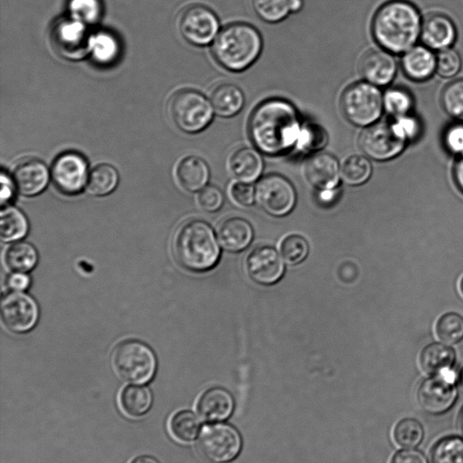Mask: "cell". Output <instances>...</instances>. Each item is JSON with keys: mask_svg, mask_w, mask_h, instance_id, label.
I'll return each instance as SVG.
<instances>
[{"mask_svg": "<svg viewBox=\"0 0 463 463\" xmlns=\"http://www.w3.org/2000/svg\"><path fill=\"white\" fill-rule=\"evenodd\" d=\"M301 126L293 104L283 99H269L253 110L249 121V134L260 153L275 156L295 148Z\"/></svg>", "mask_w": 463, "mask_h": 463, "instance_id": "6da1fadb", "label": "cell"}, {"mask_svg": "<svg viewBox=\"0 0 463 463\" xmlns=\"http://www.w3.org/2000/svg\"><path fill=\"white\" fill-rule=\"evenodd\" d=\"M421 20L418 9L405 0H392L375 13L372 33L376 43L392 53L413 47L420 35Z\"/></svg>", "mask_w": 463, "mask_h": 463, "instance_id": "7a4b0ae2", "label": "cell"}, {"mask_svg": "<svg viewBox=\"0 0 463 463\" xmlns=\"http://www.w3.org/2000/svg\"><path fill=\"white\" fill-rule=\"evenodd\" d=\"M213 54L225 70L240 72L250 67L262 51L259 31L245 23H233L217 34L213 43Z\"/></svg>", "mask_w": 463, "mask_h": 463, "instance_id": "3957f363", "label": "cell"}, {"mask_svg": "<svg viewBox=\"0 0 463 463\" xmlns=\"http://www.w3.org/2000/svg\"><path fill=\"white\" fill-rule=\"evenodd\" d=\"M173 252L178 263L192 271L212 269L220 257V248L213 229L201 220L186 222L178 229Z\"/></svg>", "mask_w": 463, "mask_h": 463, "instance_id": "277c9868", "label": "cell"}, {"mask_svg": "<svg viewBox=\"0 0 463 463\" xmlns=\"http://www.w3.org/2000/svg\"><path fill=\"white\" fill-rule=\"evenodd\" d=\"M112 365L118 375L126 382H149L156 369L153 350L145 343L129 339L119 343L112 353Z\"/></svg>", "mask_w": 463, "mask_h": 463, "instance_id": "5b68a950", "label": "cell"}, {"mask_svg": "<svg viewBox=\"0 0 463 463\" xmlns=\"http://www.w3.org/2000/svg\"><path fill=\"white\" fill-rule=\"evenodd\" d=\"M340 107L348 122L366 128L380 118L384 109L383 96L375 85L366 81L355 82L342 93Z\"/></svg>", "mask_w": 463, "mask_h": 463, "instance_id": "8992f818", "label": "cell"}, {"mask_svg": "<svg viewBox=\"0 0 463 463\" xmlns=\"http://www.w3.org/2000/svg\"><path fill=\"white\" fill-rule=\"evenodd\" d=\"M168 109L176 127L186 133L203 130L212 122L214 113L210 100L194 90H182L175 93Z\"/></svg>", "mask_w": 463, "mask_h": 463, "instance_id": "52a82bcc", "label": "cell"}, {"mask_svg": "<svg viewBox=\"0 0 463 463\" xmlns=\"http://www.w3.org/2000/svg\"><path fill=\"white\" fill-rule=\"evenodd\" d=\"M197 448L201 455L213 463H222L233 459L241 448L239 431L226 423H213L201 431Z\"/></svg>", "mask_w": 463, "mask_h": 463, "instance_id": "ba28073f", "label": "cell"}, {"mask_svg": "<svg viewBox=\"0 0 463 463\" xmlns=\"http://www.w3.org/2000/svg\"><path fill=\"white\" fill-rule=\"evenodd\" d=\"M358 143L368 157L386 161L398 156L407 142L397 134L392 122L377 121L364 129Z\"/></svg>", "mask_w": 463, "mask_h": 463, "instance_id": "9c48e42d", "label": "cell"}, {"mask_svg": "<svg viewBox=\"0 0 463 463\" xmlns=\"http://www.w3.org/2000/svg\"><path fill=\"white\" fill-rule=\"evenodd\" d=\"M179 28L183 37L196 46L208 45L219 33L220 24L216 14L202 5H193L185 8L179 19Z\"/></svg>", "mask_w": 463, "mask_h": 463, "instance_id": "30bf717a", "label": "cell"}, {"mask_svg": "<svg viewBox=\"0 0 463 463\" xmlns=\"http://www.w3.org/2000/svg\"><path fill=\"white\" fill-rule=\"evenodd\" d=\"M454 379L451 370L425 379L417 392L420 407L430 414H441L449 410L458 396Z\"/></svg>", "mask_w": 463, "mask_h": 463, "instance_id": "8fae6325", "label": "cell"}, {"mask_svg": "<svg viewBox=\"0 0 463 463\" xmlns=\"http://www.w3.org/2000/svg\"><path fill=\"white\" fill-rule=\"evenodd\" d=\"M86 24L73 18H61L52 28V42L64 58L78 60L90 51V39Z\"/></svg>", "mask_w": 463, "mask_h": 463, "instance_id": "7c38bea8", "label": "cell"}, {"mask_svg": "<svg viewBox=\"0 0 463 463\" xmlns=\"http://www.w3.org/2000/svg\"><path fill=\"white\" fill-rule=\"evenodd\" d=\"M256 198L269 214L283 216L288 213L296 203V191L284 176L270 174L257 184Z\"/></svg>", "mask_w": 463, "mask_h": 463, "instance_id": "4fadbf2b", "label": "cell"}, {"mask_svg": "<svg viewBox=\"0 0 463 463\" xmlns=\"http://www.w3.org/2000/svg\"><path fill=\"white\" fill-rule=\"evenodd\" d=\"M35 299L24 291H11L1 301V317L5 326L14 333H26L39 319Z\"/></svg>", "mask_w": 463, "mask_h": 463, "instance_id": "5bb4252c", "label": "cell"}, {"mask_svg": "<svg viewBox=\"0 0 463 463\" xmlns=\"http://www.w3.org/2000/svg\"><path fill=\"white\" fill-rule=\"evenodd\" d=\"M52 180L62 194H79L87 184L88 165L85 158L75 152H66L59 156L52 164Z\"/></svg>", "mask_w": 463, "mask_h": 463, "instance_id": "9a60e30c", "label": "cell"}, {"mask_svg": "<svg viewBox=\"0 0 463 463\" xmlns=\"http://www.w3.org/2000/svg\"><path fill=\"white\" fill-rule=\"evenodd\" d=\"M249 276L255 282L270 285L279 280L284 273V263L271 246L262 245L250 252L246 260Z\"/></svg>", "mask_w": 463, "mask_h": 463, "instance_id": "2e32d148", "label": "cell"}, {"mask_svg": "<svg viewBox=\"0 0 463 463\" xmlns=\"http://www.w3.org/2000/svg\"><path fill=\"white\" fill-rule=\"evenodd\" d=\"M358 70L361 77L375 86H385L394 78L396 62L390 52L372 49L360 59Z\"/></svg>", "mask_w": 463, "mask_h": 463, "instance_id": "e0dca14e", "label": "cell"}, {"mask_svg": "<svg viewBox=\"0 0 463 463\" xmlns=\"http://www.w3.org/2000/svg\"><path fill=\"white\" fill-rule=\"evenodd\" d=\"M308 183L319 190L335 189L339 182L341 169L337 159L331 154L314 153L304 165Z\"/></svg>", "mask_w": 463, "mask_h": 463, "instance_id": "ac0fdd59", "label": "cell"}, {"mask_svg": "<svg viewBox=\"0 0 463 463\" xmlns=\"http://www.w3.org/2000/svg\"><path fill=\"white\" fill-rule=\"evenodd\" d=\"M13 179L20 194L24 196H34L47 186L49 171L42 161L31 158L16 165Z\"/></svg>", "mask_w": 463, "mask_h": 463, "instance_id": "d6986e66", "label": "cell"}, {"mask_svg": "<svg viewBox=\"0 0 463 463\" xmlns=\"http://www.w3.org/2000/svg\"><path fill=\"white\" fill-rule=\"evenodd\" d=\"M456 27L451 19L443 14H431L422 21L420 37L427 47L442 50L455 41Z\"/></svg>", "mask_w": 463, "mask_h": 463, "instance_id": "ffe728a7", "label": "cell"}, {"mask_svg": "<svg viewBox=\"0 0 463 463\" xmlns=\"http://www.w3.org/2000/svg\"><path fill=\"white\" fill-rule=\"evenodd\" d=\"M232 395L224 388L213 387L206 390L197 402V411L206 421L215 422L226 420L232 412Z\"/></svg>", "mask_w": 463, "mask_h": 463, "instance_id": "44dd1931", "label": "cell"}, {"mask_svg": "<svg viewBox=\"0 0 463 463\" xmlns=\"http://www.w3.org/2000/svg\"><path fill=\"white\" fill-rule=\"evenodd\" d=\"M228 167L238 181L251 183L260 175L263 161L257 148L241 147L231 155Z\"/></svg>", "mask_w": 463, "mask_h": 463, "instance_id": "7402d4cb", "label": "cell"}, {"mask_svg": "<svg viewBox=\"0 0 463 463\" xmlns=\"http://www.w3.org/2000/svg\"><path fill=\"white\" fill-rule=\"evenodd\" d=\"M253 237L251 225L243 218L232 217L223 221L218 230V238L222 247L231 251H239L249 246Z\"/></svg>", "mask_w": 463, "mask_h": 463, "instance_id": "603a6c76", "label": "cell"}, {"mask_svg": "<svg viewBox=\"0 0 463 463\" xmlns=\"http://www.w3.org/2000/svg\"><path fill=\"white\" fill-rule=\"evenodd\" d=\"M404 73L414 80L429 79L436 71V56L423 46H413L404 52L402 59Z\"/></svg>", "mask_w": 463, "mask_h": 463, "instance_id": "cb8c5ba5", "label": "cell"}, {"mask_svg": "<svg viewBox=\"0 0 463 463\" xmlns=\"http://www.w3.org/2000/svg\"><path fill=\"white\" fill-rule=\"evenodd\" d=\"M210 102L216 115L221 118H231L242 109L245 97L235 84L222 83L212 90Z\"/></svg>", "mask_w": 463, "mask_h": 463, "instance_id": "d4e9b609", "label": "cell"}, {"mask_svg": "<svg viewBox=\"0 0 463 463\" xmlns=\"http://www.w3.org/2000/svg\"><path fill=\"white\" fill-rule=\"evenodd\" d=\"M210 171L207 164L195 156L183 159L176 169V178L185 191L195 192L203 189L208 182Z\"/></svg>", "mask_w": 463, "mask_h": 463, "instance_id": "484cf974", "label": "cell"}, {"mask_svg": "<svg viewBox=\"0 0 463 463\" xmlns=\"http://www.w3.org/2000/svg\"><path fill=\"white\" fill-rule=\"evenodd\" d=\"M456 360L454 350L447 345L432 343L420 353V364L422 370L431 375L451 370Z\"/></svg>", "mask_w": 463, "mask_h": 463, "instance_id": "4316f807", "label": "cell"}, {"mask_svg": "<svg viewBox=\"0 0 463 463\" xmlns=\"http://www.w3.org/2000/svg\"><path fill=\"white\" fill-rule=\"evenodd\" d=\"M150 390L142 385H128L119 393L121 410L129 417L137 418L145 415L152 405Z\"/></svg>", "mask_w": 463, "mask_h": 463, "instance_id": "83f0119b", "label": "cell"}, {"mask_svg": "<svg viewBox=\"0 0 463 463\" xmlns=\"http://www.w3.org/2000/svg\"><path fill=\"white\" fill-rule=\"evenodd\" d=\"M29 223L24 213L16 207L5 206L0 214V237L4 242H14L28 232Z\"/></svg>", "mask_w": 463, "mask_h": 463, "instance_id": "f1b7e54d", "label": "cell"}, {"mask_svg": "<svg viewBox=\"0 0 463 463\" xmlns=\"http://www.w3.org/2000/svg\"><path fill=\"white\" fill-rule=\"evenodd\" d=\"M5 261L13 272H29L38 262V252L26 241H14L5 250Z\"/></svg>", "mask_w": 463, "mask_h": 463, "instance_id": "f546056e", "label": "cell"}, {"mask_svg": "<svg viewBox=\"0 0 463 463\" xmlns=\"http://www.w3.org/2000/svg\"><path fill=\"white\" fill-rule=\"evenodd\" d=\"M118 183V174L116 168L108 164L94 167L87 181L88 192L95 196H104L112 193Z\"/></svg>", "mask_w": 463, "mask_h": 463, "instance_id": "4dcf8cb0", "label": "cell"}, {"mask_svg": "<svg viewBox=\"0 0 463 463\" xmlns=\"http://www.w3.org/2000/svg\"><path fill=\"white\" fill-rule=\"evenodd\" d=\"M200 420L191 411L175 412L169 420V430L174 438L182 442L194 440L200 430Z\"/></svg>", "mask_w": 463, "mask_h": 463, "instance_id": "1f68e13d", "label": "cell"}, {"mask_svg": "<svg viewBox=\"0 0 463 463\" xmlns=\"http://www.w3.org/2000/svg\"><path fill=\"white\" fill-rule=\"evenodd\" d=\"M92 57L96 62L108 65L114 62L119 54V43L116 37L107 32H99L90 39Z\"/></svg>", "mask_w": 463, "mask_h": 463, "instance_id": "d6a6232c", "label": "cell"}, {"mask_svg": "<svg viewBox=\"0 0 463 463\" xmlns=\"http://www.w3.org/2000/svg\"><path fill=\"white\" fill-rule=\"evenodd\" d=\"M327 143L325 129L312 122L302 123L295 150L301 153H317Z\"/></svg>", "mask_w": 463, "mask_h": 463, "instance_id": "836d02e7", "label": "cell"}, {"mask_svg": "<svg viewBox=\"0 0 463 463\" xmlns=\"http://www.w3.org/2000/svg\"><path fill=\"white\" fill-rule=\"evenodd\" d=\"M431 463H463V439L450 436L439 440L433 447Z\"/></svg>", "mask_w": 463, "mask_h": 463, "instance_id": "e575fe53", "label": "cell"}, {"mask_svg": "<svg viewBox=\"0 0 463 463\" xmlns=\"http://www.w3.org/2000/svg\"><path fill=\"white\" fill-rule=\"evenodd\" d=\"M372 165L364 156L353 155L348 156L341 166L344 180L351 185L365 183L371 176Z\"/></svg>", "mask_w": 463, "mask_h": 463, "instance_id": "d590c367", "label": "cell"}, {"mask_svg": "<svg viewBox=\"0 0 463 463\" xmlns=\"http://www.w3.org/2000/svg\"><path fill=\"white\" fill-rule=\"evenodd\" d=\"M424 430L422 425L415 419L401 420L393 429V439L401 447L412 449L422 440Z\"/></svg>", "mask_w": 463, "mask_h": 463, "instance_id": "8d00e7d4", "label": "cell"}, {"mask_svg": "<svg viewBox=\"0 0 463 463\" xmlns=\"http://www.w3.org/2000/svg\"><path fill=\"white\" fill-rule=\"evenodd\" d=\"M289 0H250L255 14L270 24L284 20L290 13Z\"/></svg>", "mask_w": 463, "mask_h": 463, "instance_id": "74e56055", "label": "cell"}, {"mask_svg": "<svg viewBox=\"0 0 463 463\" xmlns=\"http://www.w3.org/2000/svg\"><path fill=\"white\" fill-rule=\"evenodd\" d=\"M436 334L440 341L452 345L463 339V317L457 313H447L436 324Z\"/></svg>", "mask_w": 463, "mask_h": 463, "instance_id": "f35d334b", "label": "cell"}, {"mask_svg": "<svg viewBox=\"0 0 463 463\" xmlns=\"http://www.w3.org/2000/svg\"><path fill=\"white\" fill-rule=\"evenodd\" d=\"M411 94L400 88H392L383 94V109L394 118L407 115L412 108Z\"/></svg>", "mask_w": 463, "mask_h": 463, "instance_id": "ab89813d", "label": "cell"}, {"mask_svg": "<svg viewBox=\"0 0 463 463\" xmlns=\"http://www.w3.org/2000/svg\"><path fill=\"white\" fill-rule=\"evenodd\" d=\"M441 104L449 115L463 119V79L454 80L444 88Z\"/></svg>", "mask_w": 463, "mask_h": 463, "instance_id": "60d3db41", "label": "cell"}, {"mask_svg": "<svg viewBox=\"0 0 463 463\" xmlns=\"http://www.w3.org/2000/svg\"><path fill=\"white\" fill-rule=\"evenodd\" d=\"M68 9L71 18L85 24L96 23L102 13L100 0H69Z\"/></svg>", "mask_w": 463, "mask_h": 463, "instance_id": "b9f144b4", "label": "cell"}, {"mask_svg": "<svg viewBox=\"0 0 463 463\" xmlns=\"http://www.w3.org/2000/svg\"><path fill=\"white\" fill-rule=\"evenodd\" d=\"M308 244L300 235L291 234L281 242L280 251L288 264L296 265L303 261L308 254Z\"/></svg>", "mask_w": 463, "mask_h": 463, "instance_id": "7bdbcfd3", "label": "cell"}, {"mask_svg": "<svg viewBox=\"0 0 463 463\" xmlns=\"http://www.w3.org/2000/svg\"><path fill=\"white\" fill-rule=\"evenodd\" d=\"M461 67L459 54L451 48L442 49L436 56V71L444 78L456 75Z\"/></svg>", "mask_w": 463, "mask_h": 463, "instance_id": "ee69618b", "label": "cell"}, {"mask_svg": "<svg viewBox=\"0 0 463 463\" xmlns=\"http://www.w3.org/2000/svg\"><path fill=\"white\" fill-rule=\"evenodd\" d=\"M392 125L397 134L406 142L416 138L420 134L419 120L408 114L395 118Z\"/></svg>", "mask_w": 463, "mask_h": 463, "instance_id": "f6af8a7d", "label": "cell"}, {"mask_svg": "<svg viewBox=\"0 0 463 463\" xmlns=\"http://www.w3.org/2000/svg\"><path fill=\"white\" fill-rule=\"evenodd\" d=\"M199 205L207 212H215L223 203V195L221 190L215 186L203 187L198 194Z\"/></svg>", "mask_w": 463, "mask_h": 463, "instance_id": "bcb514c9", "label": "cell"}, {"mask_svg": "<svg viewBox=\"0 0 463 463\" xmlns=\"http://www.w3.org/2000/svg\"><path fill=\"white\" fill-rule=\"evenodd\" d=\"M231 196L241 206H250L254 203L256 192L250 183L237 182L230 189Z\"/></svg>", "mask_w": 463, "mask_h": 463, "instance_id": "7dc6e473", "label": "cell"}, {"mask_svg": "<svg viewBox=\"0 0 463 463\" xmlns=\"http://www.w3.org/2000/svg\"><path fill=\"white\" fill-rule=\"evenodd\" d=\"M444 143L451 153L463 156V124L450 126L445 132Z\"/></svg>", "mask_w": 463, "mask_h": 463, "instance_id": "c3c4849f", "label": "cell"}, {"mask_svg": "<svg viewBox=\"0 0 463 463\" xmlns=\"http://www.w3.org/2000/svg\"><path fill=\"white\" fill-rule=\"evenodd\" d=\"M391 463H428L426 457L414 449H405L396 452Z\"/></svg>", "mask_w": 463, "mask_h": 463, "instance_id": "681fc988", "label": "cell"}, {"mask_svg": "<svg viewBox=\"0 0 463 463\" xmlns=\"http://www.w3.org/2000/svg\"><path fill=\"white\" fill-rule=\"evenodd\" d=\"M30 284L31 279L25 272H13L6 279V285L11 291H24Z\"/></svg>", "mask_w": 463, "mask_h": 463, "instance_id": "f907efd6", "label": "cell"}, {"mask_svg": "<svg viewBox=\"0 0 463 463\" xmlns=\"http://www.w3.org/2000/svg\"><path fill=\"white\" fill-rule=\"evenodd\" d=\"M1 204H7L13 198L14 189H16L14 179L8 176L5 172L1 174Z\"/></svg>", "mask_w": 463, "mask_h": 463, "instance_id": "816d5d0a", "label": "cell"}, {"mask_svg": "<svg viewBox=\"0 0 463 463\" xmlns=\"http://www.w3.org/2000/svg\"><path fill=\"white\" fill-rule=\"evenodd\" d=\"M453 175L457 186L463 193V156H460L454 165Z\"/></svg>", "mask_w": 463, "mask_h": 463, "instance_id": "f5cc1de1", "label": "cell"}, {"mask_svg": "<svg viewBox=\"0 0 463 463\" xmlns=\"http://www.w3.org/2000/svg\"><path fill=\"white\" fill-rule=\"evenodd\" d=\"M129 463H158V461L151 456L141 455L134 458Z\"/></svg>", "mask_w": 463, "mask_h": 463, "instance_id": "db71d44e", "label": "cell"}, {"mask_svg": "<svg viewBox=\"0 0 463 463\" xmlns=\"http://www.w3.org/2000/svg\"><path fill=\"white\" fill-rule=\"evenodd\" d=\"M288 4L290 13L299 12L303 7V0H289Z\"/></svg>", "mask_w": 463, "mask_h": 463, "instance_id": "11a10c76", "label": "cell"}, {"mask_svg": "<svg viewBox=\"0 0 463 463\" xmlns=\"http://www.w3.org/2000/svg\"><path fill=\"white\" fill-rule=\"evenodd\" d=\"M458 382V386H459L460 390L463 392V368L461 369V371L459 373Z\"/></svg>", "mask_w": 463, "mask_h": 463, "instance_id": "9f6ffc18", "label": "cell"}, {"mask_svg": "<svg viewBox=\"0 0 463 463\" xmlns=\"http://www.w3.org/2000/svg\"><path fill=\"white\" fill-rule=\"evenodd\" d=\"M458 423H459L460 430H461L462 435H463V409L461 410V412H460V414H459V420H458Z\"/></svg>", "mask_w": 463, "mask_h": 463, "instance_id": "6f0895ef", "label": "cell"}, {"mask_svg": "<svg viewBox=\"0 0 463 463\" xmlns=\"http://www.w3.org/2000/svg\"><path fill=\"white\" fill-rule=\"evenodd\" d=\"M460 289H461V292L463 293V278L460 281Z\"/></svg>", "mask_w": 463, "mask_h": 463, "instance_id": "680465c9", "label": "cell"}]
</instances>
